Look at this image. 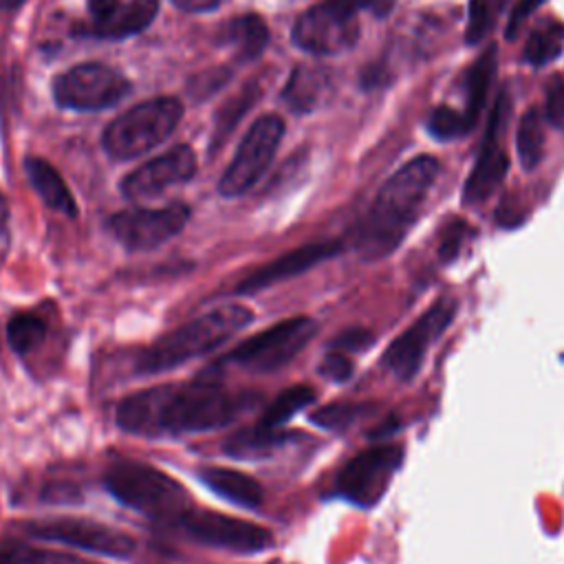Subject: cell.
Returning a JSON list of instances; mask_svg holds the SVG:
<instances>
[{"mask_svg": "<svg viewBox=\"0 0 564 564\" xmlns=\"http://www.w3.org/2000/svg\"><path fill=\"white\" fill-rule=\"evenodd\" d=\"M258 88V86H256ZM251 84L245 86L231 101H227L223 106V110L218 112L216 117V130H214V145L218 143V139H225V134L234 128V123L247 112V108L253 104V99L258 97V90H256Z\"/></svg>", "mask_w": 564, "mask_h": 564, "instance_id": "cell-32", "label": "cell"}, {"mask_svg": "<svg viewBox=\"0 0 564 564\" xmlns=\"http://www.w3.org/2000/svg\"><path fill=\"white\" fill-rule=\"evenodd\" d=\"M251 311L238 304H227L198 315L178 328L156 339L139 357L137 370L143 375H156L183 366L194 357H203L231 339L240 328L251 322Z\"/></svg>", "mask_w": 564, "mask_h": 564, "instance_id": "cell-3", "label": "cell"}, {"mask_svg": "<svg viewBox=\"0 0 564 564\" xmlns=\"http://www.w3.org/2000/svg\"><path fill=\"white\" fill-rule=\"evenodd\" d=\"M339 249H341V242H337V240L302 245V247L286 251L280 258L258 267L256 271H251L242 282H238L236 293H258L271 284H280V282L295 278V275L317 267L319 262L333 258Z\"/></svg>", "mask_w": 564, "mask_h": 564, "instance_id": "cell-17", "label": "cell"}, {"mask_svg": "<svg viewBox=\"0 0 564 564\" xmlns=\"http://www.w3.org/2000/svg\"><path fill=\"white\" fill-rule=\"evenodd\" d=\"M474 126L467 121L465 112H458L449 106H438L427 117V132L438 141H449L465 137Z\"/></svg>", "mask_w": 564, "mask_h": 564, "instance_id": "cell-30", "label": "cell"}, {"mask_svg": "<svg viewBox=\"0 0 564 564\" xmlns=\"http://www.w3.org/2000/svg\"><path fill=\"white\" fill-rule=\"evenodd\" d=\"M494 70H496V46H489L467 70V79H465V88H467V108H465V117L467 121L474 126L478 121L480 108L485 106L487 99V90L491 86L494 79Z\"/></svg>", "mask_w": 564, "mask_h": 564, "instance_id": "cell-24", "label": "cell"}, {"mask_svg": "<svg viewBox=\"0 0 564 564\" xmlns=\"http://www.w3.org/2000/svg\"><path fill=\"white\" fill-rule=\"evenodd\" d=\"M505 4H507V0H469L467 26H465L467 44L480 42L491 31V26L496 24Z\"/></svg>", "mask_w": 564, "mask_h": 564, "instance_id": "cell-29", "label": "cell"}, {"mask_svg": "<svg viewBox=\"0 0 564 564\" xmlns=\"http://www.w3.org/2000/svg\"><path fill=\"white\" fill-rule=\"evenodd\" d=\"M7 223H9V205L0 192V236H4L7 231Z\"/></svg>", "mask_w": 564, "mask_h": 564, "instance_id": "cell-41", "label": "cell"}, {"mask_svg": "<svg viewBox=\"0 0 564 564\" xmlns=\"http://www.w3.org/2000/svg\"><path fill=\"white\" fill-rule=\"evenodd\" d=\"M315 333L317 324L311 317H289L245 339L229 350L223 361L256 372H271L291 361L315 337Z\"/></svg>", "mask_w": 564, "mask_h": 564, "instance_id": "cell-7", "label": "cell"}, {"mask_svg": "<svg viewBox=\"0 0 564 564\" xmlns=\"http://www.w3.org/2000/svg\"><path fill=\"white\" fill-rule=\"evenodd\" d=\"M104 485L121 505L154 520L176 522L189 509V496L178 480L139 460L112 463Z\"/></svg>", "mask_w": 564, "mask_h": 564, "instance_id": "cell-4", "label": "cell"}, {"mask_svg": "<svg viewBox=\"0 0 564 564\" xmlns=\"http://www.w3.org/2000/svg\"><path fill=\"white\" fill-rule=\"evenodd\" d=\"M236 399L216 383H163L128 394L117 408V423L137 436H176L229 425Z\"/></svg>", "mask_w": 564, "mask_h": 564, "instance_id": "cell-1", "label": "cell"}, {"mask_svg": "<svg viewBox=\"0 0 564 564\" xmlns=\"http://www.w3.org/2000/svg\"><path fill=\"white\" fill-rule=\"evenodd\" d=\"M196 172V154L189 145H174L167 152L145 161L121 181V194L128 200H143L187 183Z\"/></svg>", "mask_w": 564, "mask_h": 564, "instance_id": "cell-15", "label": "cell"}, {"mask_svg": "<svg viewBox=\"0 0 564 564\" xmlns=\"http://www.w3.org/2000/svg\"><path fill=\"white\" fill-rule=\"evenodd\" d=\"M189 220L185 203H172L159 209H123L108 218L112 238L128 251H150L172 240Z\"/></svg>", "mask_w": 564, "mask_h": 564, "instance_id": "cell-12", "label": "cell"}, {"mask_svg": "<svg viewBox=\"0 0 564 564\" xmlns=\"http://www.w3.org/2000/svg\"><path fill=\"white\" fill-rule=\"evenodd\" d=\"M183 117V104L176 97L145 99L119 117H115L104 134L101 143L108 156L126 161L137 159L159 143H163L178 126Z\"/></svg>", "mask_w": 564, "mask_h": 564, "instance_id": "cell-5", "label": "cell"}, {"mask_svg": "<svg viewBox=\"0 0 564 564\" xmlns=\"http://www.w3.org/2000/svg\"><path fill=\"white\" fill-rule=\"evenodd\" d=\"M516 148L524 170H533L544 154V119L535 108H529L516 132Z\"/></svg>", "mask_w": 564, "mask_h": 564, "instance_id": "cell-25", "label": "cell"}, {"mask_svg": "<svg viewBox=\"0 0 564 564\" xmlns=\"http://www.w3.org/2000/svg\"><path fill=\"white\" fill-rule=\"evenodd\" d=\"M24 531L31 538L62 542L73 549L90 551L106 557H126L134 551V538L101 522L82 518H53L29 522Z\"/></svg>", "mask_w": 564, "mask_h": 564, "instance_id": "cell-14", "label": "cell"}, {"mask_svg": "<svg viewBox=\"0 0 564 564\" xmlns=\"http://www.w3.org/2000/svg\"><path fill=\"white\" fill-rule=\"evenodd\" d=\"M357 0H324L306 9L293 24V42L313 55H339L359 37Z\"/></svg>", "mask_w": 564, "mask_h": 564, "instance_id": "cell-6", "label": "cell"}, {"mask_svg": "<svg viewBox=\"0 0 564 564\" xmlns=\"http://www.w3.org/2000/svg\"><path fill=\"white\" fill-rule=\"evenodd\" d=\"M372 333L370 330H366V328H348V330H344V333H339L333 341H330V346H333V350H352V352H359V350H366L370 344H372Z\"/></svg>", "mask_w": 564, "mask_h": 564, "instance_id": "cell-36", "label": "cell"}, {"mask_svg": "<svg viewBox=\"0 0 564 564\" xmlns=\"http://www.w3.org/2000/svg\"><path fill=\"white\" fill-rule=\"evenodd\" d=\"M130 93V82L115 68L86 62L70 66L53 79V99L59 108L104 110Z\"/></svg>", "mask_w": 564, "mask_h": 564, "instance_id": "cell-11", "label": "cell"}, {"mask_svg": "<svg viewBox=\"0 0 564 564\" xmlns=\"http://www.w3.org/2000/svg\"><path fill=\"white\" fill-rule=\"evenodd\" d=\"M46 337V322L33 313H15L7 324L9 346L18 355L35 350Z\"/></svg>", "mask_w": 564, "mask_h": 564, "instance_id": "cell-27", "label": "cell"}, {"mask_svg": "<svg viewBox=\"0 0 564 564\" xmlns=\"http://www.w3.org/2000/svg\"><path fill=\"white\" fill-rule=\"evenodd\" d=\"M458 302L449 295L438 297L421 317H416L408 330L392 339L383 352V366L399 381H412L421 370L434 341L447 330L456 317Z\"/></svg>", "mask_w": 564, "mask_h": 564, "instance_id": "cell-8", "label": "cell"}, {"mask_svg": "<svg viewBox=\"0 0 564 564\" xmlns=\"http://www.w3.org/2000/svg\"><path fill=\"white\" fill-rule=\"evenodd\" d=\"M313 399H315V390L311 386H304V383L291 386L278 394V399L269 405L260 423L267 427H282L291 416H295Z\"/></svg>", "mask_w": 564, "mask_h": 564, "instance_id": "cell-28", "label": "cell"}, {"mask_svg": "<svg viewBox=\"0 0 564 564\" xmlns=\"http://www.w3.org/2000/svg\"><path fill=\"white\" fill-rule=\"evenodd\" d=\"M544 119L553 128L564 130V79H555L549 86L546 101H544Z\"/></svg>", "mask_w": 564, "mask_h": 564, "instance_id": "cell-35", "label": "cell"}, {"mask_svg": "<svg viewBox=\"0 0 564 564\" xmlns=\"http://www.w3.org/2000/svg\"><path fill=\"white\" fill-rule=\"evenodd\" d=\"M284 134V121L278 115H262L251 123L242 137L231 163L218 181V192L223 196H242L251 189L258 178L271 165L280 141Z\"/></svg>", "mask_w": 564, "mask_h": 564, "instance_id": "cell-9", "label": "cell"}, {"mask_svg": "<svg viewBox=\"0 0 564 564\" xmlns=\"http://www.w3.org/2000/svg\"><path fill=\"white\" fill-rule=\"evenodd\" d=\"M121 0H86L88 4V13H90V22L104 20Z\"/></svg>", "mask_w": 564, "mask_h": 564, "instance_id": "cell-38", "label": "cell"}, {"mask_svg": "<svg viewBox=\"0 0 564 564\" xmlns=\"http://www.w3.org/2000/svg\"><path fill=\"white\" fill-rule=\"evenodd\" d=\"M198 478L209 491H214L225 500H231L234 505L256 509L264 500L262 485L256 478L247 476L245 471L227 469V467H205L198 474Z\"/></svg>", "mask_w": 564, "mask_h": 564, "instance_id": "cell-19", "label": "cell"}, {"mask_svg": "<svg viewBox=\"0 0 564 564\" xmlns=\"http://www.w3.org/2000/svg\"><path fill=\"white\" fill-rule=\"evenodd\" d=\"M366 410H368V405H361V403H330V405L315 410L311 414V421L324 430L339 432V430L350 427Z\"/></svg>", "mask_w": 564, "mask_h": 564, "instance_id": "cell-31", "label": "cell"}, {"mask_svg": "<svg viewBox=\"0 0 564 564\" xmlns=\"http://www.w3.org/2000/svg\"><path fill=\"white\" fill-rule=\"evenodd\" d=\"M159 11V0H130L119 2L104 20L90 22L82 31H86L93 37H108V40H121L128 35H134L152 24Z\"/></svg>", "mask_w": 564, "mask_h": 564, "instance_id": "cell-18", "label": "cell"}, {"mask_svg": "<svg viewBox=\"0 0 564 564\" xmlns=\"http://www.w3.org/2000/svg\"><path fill=\"white\" fill-rule=\"evenodd\" d=\"M403 463L399 445H377L352 456L335 478V494L357 507H375Z\"/></svg>", "mask_w": 564, "mask_h": 564, "instance_id": "cell-10", "label": "cell"}, {"mask_svg": "<svg viewBox=\"0 0 564 564\" xmlns=\"http://www.w3.org/2000/svg\"><path fill=\"white\" fill-rule=\"evenodd\" d=\"M505 110H507V97L500 95V99L494 106V112H491V119L487 126V134L478 150L476 163H474V167L465 181V187H463V203H467V205H476V203H482L485 198H489L496 192V187L502 183V178L509 170V159H507L505 150L500 148V128H502Z\"/></svg>", "mask_w": 564, "mask_h": 564, "instance_id": "cell-16", "label": "cell"}, {"mask_svg": "<svg viewBox=\"0 0 564 564\" xmlns=\"http://www.w3.org/2000/svg\"><path fill=\"white\" fill-rule=\"evenodd\" d=\"M178 9L189 11V13H205L212 11L220 4V0H172Z\"/></svg>", "mask_w": 564, "mask_h": 564, "instance_id": "cell-40", "label": "cell"}, {"mask_svg": "<svg viewBox=\"0 0 564 564\" xmlns=\"http://www.w3.org/2000/svg\"><path fill=\"white\" fill-rule=\"evenodd\" d=\"M546 0H518V4L513 7V11H511V18H509V22H507V29H505V35L511 40V37H516L518 35V31H520V26H522V22L540 7V4H544Z\"/></svg>", "mask_w": 564, "mask_h": 564, "instance_id": "cell-37", "label": "cell"}, {"mask_svg": "<svg viewBox=\"0 0 564 564\" xmlns=\"http://www.w3.org/2000/svg\"><path fill=\"white\" fill-rule=\"evenodd\" d=\"M223 42L234 48L238 62H251L269 44V29L260 15L245 13L223 29Z\"/></svg>", "mask_w": 564, "mask_h": 564, "instance_id": "cell-22", "label": "cell"}, {"mask_svg": "<svg viewBox=\"0 0 564 564\" xmlns=\"http://www.w3.org/2000/svg\"><path fill=\"white\" fill-rule=\"evenodd\" d=\"M24 172L33 185V189L37 192V196L42 198V203L46 207H51L53 212L66 214V216H77V203L66 185V181L62 178V174L46 161L40 156H29L24 161Z\"/></svg>", "mask_w": 564, "mask_h": 564, "instance_id": "cell-20", "label": "cell"}, {"mask_svg": "<svg viewBox=\"0 0 564 564\" xmlns=\"http://www.w3.org/2000/svg\"><path fill=\"white\" fill-rule=\"evenodd\" d=\"M317 372L330 381H348L350 375H352V361L341 352V350H333L328 352L322 361H319V368Z\"/></svg>", "mask_w": 564, "mask_h": 564, "instance_id": "cell-34", "label": "cell"}, {"mask_svg": "<svg viewBox=\"0 0 564 564\" xmlns=\"http://www.w3.org/2000/svg\"><path fill=\"white\" fill-rule=\"evenodd\" d=\"M467 236H469V225H467L465 220H460V218L452 220V223L443 229V234H441L438 260L445 262V264L452 262V260H456Z\"/></svg>", "mask_w": 564, "mask_h": 564, "instance_id": "cell-33", "label": "cell"}, {"mask_svg": "<svg viewBox=\"0 0 564 564\" xmlns=\"http://www.w3.org/2000/svg\"><path fill=\"white\" fill-rule=\"evenodd\" d=\"M326 90V75L317 68L295 66L282 88V101L293 112H308L313 110Z\"/></svg>", "mask_w": 564, "mask_h": 564, "instance_id": "cell-23", "label": "cell"}, {"mask_svg": "<svg viewBox=\"0 0 564 564\" xmlns=\"http://www.w3.org/2000/svg\"><path fill=\"white\" fill-rule=\"evenodd\" d=\"M295 434H289L280 427H267L262 423L245 427L240 432H236L234 436H229L225 441V454L234 456V458H264L269 456L275 447L293 441Z\"/></svg>", "mask_w": 564, "mask_h": 564, "instance_id": "cell-21", "label": "cell"}, {"mask_svg": "<svg viewBox=\"0 0 564 564\" xmlns=\"http://www.w3.org/2000/svg\"><path fill=\"white\" fill-rule=\"evenodd\" d=\"M562 51H564V24L546 22L531 33L524 46V59L531 66H546L553 59H557Z\"/></svg>", "mask_w": 564, "mask_h": 564, "instance_id": "cell-26", "label": "cell"}, {"mask_svg": "<svg viewBox=\"0 0 564 564\" xmlns=\"http://www.w3.org/2000/svg\"><path fill=\"white\" fill-rule=\"evenodd\" d=\"M176 524L192 540L234 553H258L273 544V535L269 529L218 511H200L189 507L176 520Z\"/></svg>", "mask_w": 564, "mask_h": 564, "instance_id": "cell-13", "label": "cell"}, {"mask_svg": "<svg viewBox=\"0 0 564 564\" xmlns=\"http://www.w3.org/2000/svg\"><path fill=\"white\" fill-rule=\"evenodd\" d=\"M438 170V161L423 154L405 163L383 183L370 209L352 231V247L359 258L381 260L403 242L421 214Z\"/></svg>", "mask_w": 564, "mask_h": 564, "instance_id": "cell-2", "label": "cell"}, {"mask_svg": "<svg viewBox=\"0 0 564 564\" xmlns=\"http://www.w3.org/2000/svg\"><path fill=\"white\" fill-rule=\"evenodd\" d=\"M361 11H370L375 18H386L392 9L397 0H357Z\"/></svg>", "mask_w": 564, "mask_h": 564, "instance_id": "cell-39", "label": "cell"}]
</instances>
